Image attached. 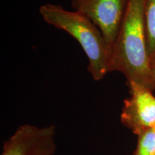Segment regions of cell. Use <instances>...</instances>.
Returning a JSON list of instances; mask_svg holds the SVG:
<instances>
[{
  "label": "cell",
  "mask_w": 155,
  "mask_h": 155,
  "mask_svg": "<svg viewBox=\"0 0 155 155\" xmlns=\"http://www.w3.org/2000/svg\"><path fill=\"white\" fill-rule=\"evenodd\" d=\"M144 6L145 0H127L124 16L111 48L110 73H121L127 82L134 81L154 91L147 46Z\"/></svg>",
  "instance_id": "6da1fadb"
},
{
  "label": "cell",
  "mask_w": 155,
  "mask_h": 155,
  "mask_svg": "<svg viewBox=\"0 0 155 155\" xmlns=\"http://www.w3.org/2000/svg\"><path fill=\"white\" fill-rule=\"evenodd\" d=\"M45 22L65 31L80 44L88 61V70L93 79L101 81L110 73L111 47L99 28L86 16L61 5L47 3L39 9Z\"/></svg>",
  "instance_id": "7a4b0ae2"
},
{
  "label": "cell",
  "mask_w": 155,
  "mask_h": 155,
  "mask_svg": "<svg viewBox=\"0 0 155 155\" xmlns=\"http://www.w3.org/2000/svg\"><path fill=\"white\" fill-rule=\"evenodd\" d=\"M129 96L124 101L121 121L135 135L155 129L153 91L134 81L127 82Z\"/></svg>",
  "instance_id": "3957f363"
},
{
  "label": "cell",
  "mask_w": 155,
  "mask_h": 155,
  "mask_svg": "<svg viewBox=\"0 0 155 155\" xmlns=\"http://www.w3.org/2000/svg\"><path fill=\"white\" fill-rule=\"evenodd\" d=\"M55 134V125H21L4 142L1 155H54Z\"/></svg>",
  "instance_id": "277c9868"
},
{
  "label": "cell",
  "mask_w": 155,
  "mask_h": 155,
  "mask_svg": "<svg viewBox=\"0 0 155 155\" xmlns=\"http://www.w3.org/2000/svg\"><path fill=\"white\" fill-rule=\"evenodd\" d=\"M73 10L89 18L112 48L124 16L127 0H71Z\"/></svg>",
  "instance_id": "5b68a950"
},
{
  "label": "cell",
  "mask_w": 155,
  "mask_h": 155,
  "mask_svg": "<svg viewBox=\"0 0 155 155\" xmlns=\"http://www.w3.org/2000/svg\"><path fill=\"white\" fill-rule=\"evenodd\" d=\"M144 22L151 65L155 63V0H145Z\"/></svg>",
  "instance_id": "8992f818"
},
{
  "label": "cell",
  "mask_w": 155,
  "mask_h": 155,
  "mask_svg": "<svg viewBox=\"0 0 155 155\" xmlns=\"http://www.w3.org/2000/svg\"><path fill=\"white\" fill-rule=\"evenodd\" d=\"M133 155H155V129L137 135V147Z\"/></svg>",
  "instance_id": "52a82bcc"
},
{
  "label": "cell",
  "mask_w": 155,
  "mask_h": 155,
  "mask_svg": "<svg viewBox=\"0 0 155 155\" xmlns=\"http://www.w3.org/2000/svg\"><path fill=\"white\" fill-rule=\"evenodd\" d=\"M151 70H152V78H153V81H154V84L155 86V63L152 64V65H151Z\"/></svg>",
  "instance_id": "ba28073f"
}]
</instances>
